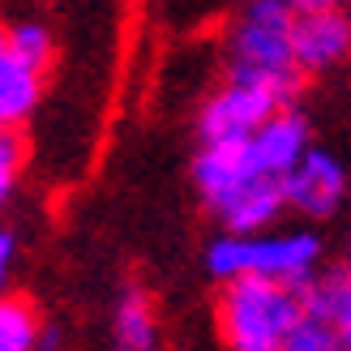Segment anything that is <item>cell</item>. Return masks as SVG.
I'll use <instances>...</instances> for the list:
<instances>
[{
    "instance_id": "44dd1931",
    "label": "cell",
    "mask_w": 351,
    "mask_h": 351,
    "mask_svg": "<svg viewBox=\"0 0 351 351\" xmlns=\"http://www.w3.org/2000/svg\"><path fill=\"white\" fill-rule=\"evenodd\" d=\"M347 261H351V244H347Z\"/></svg>"
},
{
    "instance_id": "d6986e66",
    "label": "cell",
    "mask_w": 351,
    "mask_h": 351,
    "mask_svg": "<svg viewBox=\"0 0 351 351\" xmlns=\"http://www.w3.org/2000/svg\"><path fill=\"white\" fill-rule=\"evenodd\" d=\"M295 9H308V5H343V0H291Z\"/></svg>"
},
{
    "instance_id": "5bb4252c",
    "label": "cell",
    "mask_w": 351,
    "mask_h": 351,
    "mask_svg": "<svg viewBox=\"0 0 351 351\" xmlns=\"http://www.w3.org/2000/svg\"><path fill=\"white\" fill-rule=\"evenodd\" d=\"M0 43H9L13 51H22L26 60L43 64V69H51V60H56V34H51L43 17H17V22H9Z\"/></svg>"
},
{
    "instance_id": "52a82bcc",
    "label": "cell",
    "mask_w": 351,
    "mask_h": 351,
    "mask_svg": "<svg viewBox=\"0 0 351 351\" xmlns=\"http://www.w3.org/2000/svg\"><path fill=\"white\" fill-rule=\"evenodd\" d=\"M351 60V17L343 5L295 9V64L304 77H317Z\"/></svg>"
},
{
    "instance_id": "ac0fdd59",
    "label": "cell",
    "mask_w": 351,
    "mask_h": 351,
    "mask_svg": "<svg viewBox=\"0 0 351 351\" xmlns=\"http://www.w3.org/2000/svg\"><path fill=\"white\" fill-rule=\"evenodd\" d=\"M13 261H17V236H13V227H5L0 232V274H9Z\"/></svg>"
},
{
    "instance_id": "ba28073f",
    "label": "cell",
    "mask_w": 351,
    "mask_h": 351,
    "mask_svg": "<svg viewBox=\"0 0 351 351\" xmlns=\"http://www.w3.org/2000/svg\"><path fill=\"white\" fill-rule=\"evenodd\" d=\"M308 146H313V137H308V120L295 112V108L274 112L266 125H261V129L249 137L253 159H257L261 176H270V180H283V176L308 154Z\"/></svg>"
},
{
    "instance_id": "4fadbf2b",
    "label": "cell",
    "mask_w": 351,
    "mask_h": 351,
    "mask_svg": "<svg viewBox=\"0 0 351 351\" xmlns=\"http://www.w3.org/2000/svg\"><path fill=\"white\" fill-rule=\"evenodd\" d=\"M43 313L26 295H5L0 300V351H34L43 330Z\"/></svg>"
},
{
    "instance_id": "9c48e42d",
    "label": "cell",
    "mask_w": 351,
    "mask_h": 351,
    "mask_svg": "<svg viewBox=\"0 0 351 351\" xmlns=\"http://www.w3.org/2000/svg\"><path fill=\"white\" fill-rule=\"evenodd\" d=\"M43 77L47 69L26 60L22 51L0 43V125H26L43 99Z\"/></svg>"
},
{
    "instance_id": "7a4b0ae2",
    "label": "cell",
    "mask_w": 351,
    "mask_h": 351,
    "mask_svg": "<svg viewBox=\"0 0 351 351\" xmlns=\"http://www.w3.org/2000/svg\"><path fill=\"white\" fill-rule=\"evenodd\" d=\"M300 313V287L257 274L227 278L215 300L219 339L227 351H283Z\"/></svg>"
},
{
    "instance_id": "30bf717a",
    "label": "cell",
    "mask_w": 351,
    "mask_h": 351,
    "mask_svg": "<svg viewBox=\"0 0 351 351\" xmlns=\"http://www.w3.org/2000/svg\"><path fill=\"white\" fill-rule=\"evenodd\" d=\"M300 304H304V313H317V317L335 322L339 335H343V347L351 351V261L322 266L300 287Z\"/></svg>"
},
{
    "instance_id": "8fae6325",
    "label": "cell",
    "mask_w": 351,
    "mask_h": 351,
    "mask_svg": "<svg viewBox=\"0 0 351 351\" xmlns=\"http://www.w3.org/2000/svg\"><path fill=\"white\" fill-rule=\"evenodd\" d=\"M112 351H163L154 304L142 287H125L112 308Z\"/></svg>"
},
{
    "instance_id": "277c9868",
    "label": "cell",
    "mask_w": 351,
    "mask_h": 351,
    "mask_svg": "<svg viewBox=\"0 0 351 351\" xmlns=\"http://www.w3.org/2000/svg\"><path fill=\"white\" fill-rule=\"evenodd\" d=\"M283 108H291V103H283V95L270 90V86L227 77L219 90L202 103L197 137L202 142H244V137H253L274 112H283Z\"/></svg>"
},
{
    "instance_id": "2e32d148",
    "label": "cell",
    "mask_w": 351,
    "mask_h": 351,
    "mask_svg": "<svg viewBox=\"0 0 351 351\" xmlns=\"http://www.w3.org/2000/svg\"><path fill=\"white\" fill-rule=\"evenodd\" d=\"M22 163H26V142L13 125H5L0 133V197H9L17 176H22Z\"/></svg>"
},
{
    "instance_id": "e0dca14e",
    "label": "cell",
    "mask_w": 351,
    "mask_h": 351,
    "mask_svg": "<svg viewBox=\"0 0 351 351\" xmlns=\"http://www.w3.org/2000/svg\"><path fill=\"white\" fill-rule=\"evenodd\" d=\"M34 351H64V330H60V322H43Z\"/></svg>"
},
{
    "instance_id": "3957f363",
    "label": "cell",
    "mask_w": 351,
    "mask_h": 351,
    "mask_svg": "<svg viewBox=\"0 0 351 351\" xmlns=\"http://www.w3.org/2000/svg\"><path fill=\"white\" fill-rule=\"evenodd\" d=\"M322 236L308 232V227H295V232H223L215 244L206 249V270L227 283V278H278V283L304 287L313 274L322 270Z\"/></svg>"
},
{
    "instance_id": "9a60e30c",
    "label": "cell",
    "mask_w": 351,
    "mask_h": 351,
    "mask_svg": "<svg viewBox=\"0 0 351 351\" xmlns=\"http://www.w3.org/2000/svg\"><path fill=\"white\" fill-rule=\"evenodd\" d=\"M283 351H347L343 335L330 317H317V313H300V322L291 326V335L283 343Z\"/></svg>"
},
{
    "instance_id": "ffe728a7",
    "label": "cell",
    "mask_w": 351,
    "mask_h": 351,
    "mask_svg": "<svg viewBox=\"0 0 351 351\" xmlns=\"http://www.w3.org/2000/svg\"><path fill=\"white\" fill-rule=\"evenodd\" d=\"M347 17H351V0H347Z\"/></svg>"
},
{
    "instance_id": "8992f818",
    "label": "cell",
    "mask_w": 351,
    "mask_h": 351,
    "mask_svg": "<svg viewBox=\"0 0 351 351\" xmlns=\"http://www.w3.org/2000/svg\"><path fill=\"white\" fill-rule=\"evenodd\" d=\"M347 167L322 146H308V154L283 176V193H287V210L304 219H330L339 215L347 202Z\"/></svg>"
},
{
    "instance_id": "5b68a950",
    "label": "cell",
    "mask_w": 351,
    "mask_h": 351,
    "mask_svg": "<svg viewBox=\"0 0 351 351\" xmlns=\"http://www.w3.org/2000/svg\"><path fill=\"white\" fill-rule=\"evenodd\" d=\"M257 180H270V176H261L249 150V137L244 142H202V150L193 154V189H197L210 215H223Z\"/></svg>"
},
{
    "instance_id": "7c38bea8",
    "label": "cell",
    "mask_w": 351,
    "mask_h": 351,
    "mask_svg": "<svg viewBox=\"0 0 351 351\" xmlns=\"http://www.w3.org/2000/svg\"><path fill=\"white\" fill-rule=\"evenodd\" d=\"M287 210V193H283V180H257L240 193V197L215 215L223 223V232H236V236H249V232H266V227Z\"/></svg>"
},
{
    "instance_id": "6da1fadb",
    "label": "cell",
    "mask_w": 351,
    "mask_h": 351,
    "mask_svg": "<svg viewBox=\"0 0 351 351\" xmlns=\"http://www.w3.org/2000/svg\"><path fill=\"white\" fill-rule=\"evenodd\" d=\"M227 77L261 82L295 108L304 73L295 64V5L291 0H249L236 13L232 30H227Z\"/></svg>"
}]
</instances>
